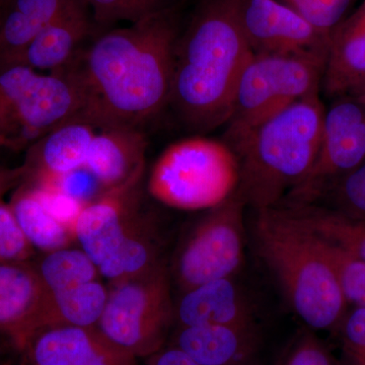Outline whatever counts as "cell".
Returning a JSON list of instances; mask_svg holds the SVG:
<instances>
[{"label": "cell", "mask_w": 365, "mask_h": 365, "mask_svg": "<svg viewBox=\"0 0 365 365\" xmlns=\"http://www.w3.org/2000/svg\"><path fill=\"white\" fill-rule=\"evenodd\" d=\"M177 6L122 28L96 31L63 72L81 97L78 116L98 129H141L169 106L181 33Z\"/></svg>", "instance_id": "1"}, {"label": "cell", "mask_w": 365, "mask_h": 365, "mask_svg": "<svg viewBox=\"0 0 365 365\" xmlns=\"http://www.w3.org/2000/svg\"><path fill=\"white\" fill-rule=\"evenodd\" d=\"M252 55L237 0H203L178 38L168 107L195 133L225 126Z\"/></svg>", "instance_id": "2"}, {"label": "cell", "mask_w": 365, "mask_h": 365, "mask_svg": "<svg viewBox=\"0 0 365 365\" xmlns=\"http://www.w3.org/2000/svg\"><path fill=\"white\" fill-rule=\"evenodd\" d=\"M255 211L257 253L275 276L288 304L309 328L337 331L349 304L321 237L287 206Z\"/></svg>", "instance_id": "3"}, {"label": "cell", "mask_w": 365, "mask_h": 365, "mask_svg": "<svg viewBox=\"0 0 365 365\" xmlns=\"http://www.w3.org/2000/svg\"><path fill=\"white\" fill-rule=\"evenodd\" d=\"M325 110L319 93L302 98L232 146L241 173L237 192L246 205L275 207L307 177L318 155Z\"/></svg>", "instance_id": "4"}, {"label": "cell", "mask_w": 365, "mask_h": 365, "mask_svg": "<svg viewBox=\"0 0 365 365\" xmlns=\"http://www.w3.org/2000/svg\"><path fill=\"white\" fill-rule=\"evenodd\" d=\"M241 173L234 150L202 135L170 144L151 168L148 191L168 207L210 210L234 195Z\"/></svg>", "instance_id": "5"}, {"label": "cell", "mask_w": 365, "mask_h": 365, "mask_svg": "<svg viewBox=\"0 0 365 365\" xmlns=\"http://www.w3.org/2000/svg\"><path fill=\"white\" fill-rule=\"evenodd\" d=\"M326 61L319 54L252 55L237 81L222 140L232 148L289 106L318 95Z\"/></svg>", "instance_id": "6"}, {"label": "cell", "mask_w": 365, "mask_h": 365, "mask_svg": "<svg viewBox=\"0 0 365 365\" xmlns=\"http://www.w3.org/2000/svg\"><path fill=\"white\" fill-rule=\"evenodd\" d=\"M81 93L63 72L43 73L24 64L0 69V146H32L78 116Z\"/></svg>", "instance_id": "7"}, {"label": "cell", "mask_w": 365, "mask_h": 365, "mask_svg": "<svg viewBox=\"0 0 365 365\" xmlns=\"http://www.w3.org/2000/svg\"><path fill=\"white\" fill-rule=\"evenodd\" d=\"M174 319L170 278L160 263L110 287L97 328L113 344L138 359L163 349Z\"/></svg>", "instance_id": "8"}, {"label": "cell", "mask_w": 365, "mask_h": 365, "mask_svg": "<svg viewBox=\"0 0 365 365\" xmlns=\"http://www.w3.org/2000/svg\"><path fill=\"white\" fill-rule=\"evenodd\" d=\"M246 206L235 192L197 223L175 261V279L182 292L210 281L232 278L241 269Z\"/></svg>", "instance_id": "9"}, {"label": "cell", "mask_w": 365, "mask_h": 365, "mask_svg": "<svg viewBox=\"0 0 365 365\" xmlns=\"http://www.w3.org/2000/svg\"><path fill=\"white\" fill-rule=\"evenodd\" d=\"M365 162V104L352 95L333 98L325 110L313 168L281 204L316 203L322 192Z\"/></svg>", "instance_id": "10"}, {"label": "cell", "mask_w": 365, "mask_h": 365, "mask_svg": "<svg viewBox=\"0 0 365 365\" xmlns=\"http://www.w3.org/2000/svg\"><path fill=\"white\" fill-rule=\"evenodd\" d=\"M237 9L253 54L328 56L330 36L278 0H237Z\"/></svg>", "instance_id": "11"}, {"label": "cell", "mask_w": 365, "mask_h": 365, "mask_svg": "<svg viewBox=\"0 0 365 365\" xmlns=\"http://www.w3.org/2000/svg\"><path fill=\"white\" fill-rule=\"evenodd\" d=\"M141 180L103 192L86 204L76 220L74 239L98 268L115 253L127 225L139 213Z\"/></svg>", "instance_id": "12"}, {"label": "cell", "mask_w": 365, "mask_h": 365, "mask_svg": "<svg viewBox=\"0 0 365 365\" xmlns=\"http://www.w3.org/2000/svg\"><path fill=\"white\" fill-rule=\"evenodd\" d=\"M21 353V365H138L136 357L113 344L97 327L45 329Z\"/></svg>", "instance_id": "13"}, {"label": "cell", "mask_w": 365, "mask_h": 365, "mask_svg": "<svg viewBox=\"0 0 365 365\" xmlns=\"http://www.w3.org/2000/svg\"><path fill=\"white\" fill-rule=\"evenodd\" d=\"M97 127L83 118H72L29 148L23 165L30 185L57 190L67 175L85 167L88 150Z\"/></svg>", "instance_id": "14"}, {"label": "cell", "mask_w": 365, "mask_h": 365, "mask_svg": "<svg viewBox=\"0 0 365 365\" xmlns=\"http://www.w3.org/2000/svg\"><path fill=\"white\" fill-rule=\"evenodd\" d=\"M46 289L31 261L0 265V333L23 351L38 332Z\"/></svg>", "instance_id": "15"}, {"label": "cell", "mask_w": 365, "mask_h": 365, "mask_svg": "<svg viewBox=\"0 0 365 365\" xmlns=\"http://www.w3.org/2000/svg\"><path fill=\"white\" fill-rule=\"evenodd\" d=\"M148 143L141 129H98L88 150L85 169L103 192L143 178Z\"/></svg>", "instance_id": "16"}, {"label": "cell", "mask_w": 365, "mask_h": 365, "mask_svg": "<svg viewBox=\"0 0 365 365\" xmlns=\"http://www.w3.org/2000/svg\"><path fill=\"white\" fill-rule=\"evenodd\" d=\"M175 319L180 327H255L253 311L232 278L210 281L182 292L175 307Z\"/></svg>", "instance_id": "17"}, {"label": "cell", "mask_w": 365, "mask_h": 365, "mask_svg": "<svg viewBox=\"0 0 365 365\" xmlns=\"http://www.w3.org/2000/svg\"><path fill=\"white\" fill-rule=\"evenodd\" d=\"M95 32L90 9L81 4L41 31L26 46L19 64L48 73L63 71Z\"/></svg>", "instance_id": "18"}, {"label": "cell", "mask_w": 365, "mask_h": 365, "mask_svg": "<svg viewBox=\"0 0 365 365\" xmlns=\"http://www.w3.org/2000/svg\"><path fill=\"white\" fill-rule=\"evenodd\" d=\"M256 327H180L172 346L200 365H254L258 350Z\"/></svg>", "instance_id": "19"}, {"label": "cell", "mask_w": 365, "mask_h": 365, "mask_svg": "<svg viewBox=\"0 0 365 365\" xmlns=\"http://www.w3.org/2000/svg\"><path fill=\"white\" fill-rule=\"evenodd\" d=\"M85 0H1L0 69L20 63L31 41Z\"/></svg>", "instance_id": "20"}, {"label": "cell", "mask_w": 365, "mask_h": 365, "mask_svg": "<svg viewBox=\"0 0 365 365\" xmlns=\"http://www.w3.org/2000/svg\"><path fill=\"white\" fill-rule=\"evenodd\" d=\"M365 81V1L330 34L322 88L329 98L347 95Z\"/></svg>", "instance_id": "21"}, {"label": "cell", "mask_w": 365, "mask_h": 365, "mask_svg": "<svg viewBox=\"0 0 365 365\" xmlns=\"http://www.w3.org/2000/svg\"><path fill=\"white\" fill-rule=\"evenodd\" d=\"M158 253L155 228L150 220L139 212L127 225L115 253L98 268V272L111 285L131 279L160 265L162 262Z\"/></svg>", "instance_id": "22"}, {"label": "cell", "mask_w": 365, "mask_h": 365, "mask_svg": "<svg viewBox=\"0 0 365 365\" xmlns=\"http://www.w3.org/2000/svg\"><path fill=\"white\" fill-rule=\"evenodd\" d=\"M109 288L98 279L60 292H46L38 332L53 327H97Z\"/></svg>", "instance_id": "23"}, {"label": "cell", "mask_w": 365, "mask_h": 365, "mask_svg": "<svg viewBox=\"0 0 365 365\" xmlns=\"http://www.w3.org/2000/svg\"><path fill=\"white\" fill-rule=\"evenodd\" d=\"M19 227L34 249L44 253L68 248L76 241L64 227L45 207L31 185H23L9 203Z\"/></svg>", "instance_id": "24"}, {"label": "cell", "mask_w": 365, "mask_h": 365, "mask_svg": "<svg viewBox=\"0 0 365 365\" xmlns=\"http://www.w3.org/2000/svg\"><path fill=\"white\" fill-rule=\"evenodd\" d=\"M314 234L365 262V222L317 203L281 204Z\"/></svg>", "instance_id": "25"}, {"label": "cell", "mask_w": 365, "mask_h": 365, "mask_svg": "<svg viewBox=\"0 0 365 365\" xmlns=\"http://www.w3.org/2000/svg\"><path fill=\"white\" fill-rule=\"evenodd\" d=\"M34 265L48 294L97 280L100 275L96 264L81 249L49 252Z\"/></svg>", "instance_id": "26"}, {"label": "cell", "mask_w": 365, "mask_h": 365, "mask_svg": "<svg viewBox=\"0 0 365 365\" xmlns=\"http://www.w3.org/2000/svg\"><path fill=\"white\" fill-rule=\"evenodd\" d=\"M319 201L325 203V207L365 222V162L331 182L322 192Z\"/></svg>", "instance_id": "27"}, {"label": "cell", "mask_w": 365, "mask_h": 365, "mask_svg": "<svg viewBox=\"0 0 365 365\" xmlns=\"http://www.w3.org/2000/svg\"><path fill=\"white\" fill-rule=\"evenodd\" d=\"M319 237L324 252L335 269L346 302L354 307L365 309V262L338 245Z\"/></svg>", "instance_id": "28"}, {"label": "cell", "mask_w": 365, "mask_h": 365, "mask_svg": "<svg viewBox=\"0 0 365 365\" xmlns=\"http://www.w3.org/2000/svg\"><path fill=\"white\" fill-rule=\"evenodd\" d=\"M294 9L321 32L330 36L341 21L351 0H278Z\"/></svg>", "instance_id": "29"}, {"label": "cell", "mask_w": 365, "mask_h": 365, "mask_svg": "<svg viewBox=\"0 0 365 365\" xmlns=\"http://www.w3.org/2000/svg\"><path fill=\"white\" fill-rule=\"evenodd\" d=\"M90 9L96 31L113 28L120 21L136 23L150 16L138 0H85Z\"/></svg>", "instance_id": "30"}, {"label": "cell", "mask_w": 365, "mask_h": 365, "mask_svg": "<svg viewBox=\"0 0 365 365\" xmlns=\"http://www.w3.org/2000/svg\"><path fill=\"white\" fill-rule=\"evenodd\" d=\"M35 249L26 240L9 203L0 204V265L31 261Z\"/></svg>", "instance_id": "31"}, {"label": "cell", "mask_w": 365, "mask_h": 365, "mask_svg": "<svg viewBox=\"0 0 365 365\" xmlns=\"http://www.w3.org/2000/svg\"><path fill=\"white\" fill-rule=\"evenodd\" d=\"M337 332L341 340L339 365H365V309L348 311Z\"/></svg>", "instance_id": "32"}, {"label": "cell", "mask_w": 365, "mask_h": 365, "mask_svg": "<svg viewBox=\"0 0 365 365\" xmlns=\"http://www.w3.org/2000/svg\"><path fill=\"white\" fill-rule=\"evenodd\" d=\"M280 365H337L325 344L311 333L299 336Z\"/></svg>", "instance_id": "33"}, {"label": "cell", "mask_w": 365, "mask_h": 365, "mask_svg": "<svg viewBox=\"0 0 365 365\" xmlns=\"http://www.w3.org/2000/svg\"><path fill=\"white\" fill-rule=\"evenodd\" d=\"M25 177L24 168L18 169H6L0 167V204L4 203V197L7 192L14 188Z\"/></svg>", "instance_id": "34"}, {"label": "cell", "mask_w": 365, "mask_h": 365, "mask_svg": "<svg viewBox=\"0 0 365 365\" xmlns=\"http://www.w3.org/2000/svg\"><path fill=\"white\" fill-rule=\"evenodd\" d=\"M150 14L158 13L170 7L177 6L178 0H138Z\"/></svg>", "instance_id": "35"}, {"label": "cell", "mask_w": 365, "mask_h": 365, "mask_svg": "<svg viewBox=\"0 0 365 365\" xmlns=\"http://www.w3.org/2000/svg\"><path fill=\"white\" fill-rule=\"evenodd\" d=\"M347 95L354 96L355 98H359V101H361L365 104V81L359 86H357L355 90H353L351 93H347Z\"/></svg>", "instance_id": "36"}, {"label": "cell", "mask_w": 365, "mask_h": 365, "mask_svg": "<svg viewBox=\"0 0 365 365\" xmlns=\"http://www.w3.org/2000/svg\"><path fill=\"white\" fill-rule=\"evenodd\" d=\"M0 7H1V0H0Z\"/></svg>", "instance_id": "37"}]
</instances>
